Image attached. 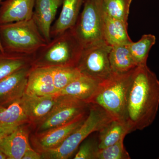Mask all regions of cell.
Segmentation results:
<instances>
[{"mask_svg":"<svg viewBox=\"0 0 159 159\" xmlns=\"http://www.w3.org/2000/svg\"><path fill=\"white\" fill-rule=\"evenodd\" d=\"M159 106V80L147 64L132 72L126 97L124 120L129 133L152 124Z\"/></svg>","mask_w":159,"mask_h":159,"instance_id":"cell-1","label":"cell"},{"mask_svg":"<svg viewBox=\"0 0 159 159\" xmlns=\"http://www.w3.org/2000/svg\"><path fill=\"white\" fill-rule=\"evenodd\" d=\"M84 48L73 28L51 39L33 55L32 67H76Z\"/></svg>","mask_w":159,"mask_h":159,"instance_id":"cell-2","label":"cell"},{"mask_svg":"<svg viewBox=\"0 0 159 159\" xmlns=\"http://www.w3.org/2000/svg\"><path fill=\"white\" fill-rule=\"evenodd\" d=\"M0 41L5 52L33 55L47 43L33 17L0 25Z\"/></svg>","mask_w":159,"mask_h":159,"instance_id":"cell-3","label":"cell"},{"mask_svg":"<svg viewBox=\"0 0 159 159\" xmlns=\"http://www.w3.org/2000/svg\"><path fill=\"white\" fill-rule=\"evenodd\" d=\"M89 104V113L83 123L58 147L42 151V158L68 159L90 134L99 132L115 119L101 107Z\"/></svg>","mask_w":159,"mask_h":159,"instance_id":"cell-4","label":"cell"},{"mask_svg":"<svg viewBox=\"0 0 159 159\" xmlns=\"http://www.w3.org/2000/svg\"><path fill=\"white\" fill-rule=\"evenodd\" d=\"M133 70L125 74L111 73L99 83L87 103L101 107L114 119L124 120L126 91Z\"/></svg>","mask_w":159,"mask_h":159,"instance_id":"cell-5","label":"cell"},{"mask_svg":"<svg viewBox=\"0 0 159 159\" xmlns=\"http://www.w3.org/2000/svg\"><path fill=\"white\" fill-rule=\"evenodd\" d=\"M102 0H85L82 12L73 28L84 48L105 41Z\"/></svg>","mask_w":159,"mask_h":159,"instance_id":"cell-6","label":"cell"},{"mask_svg":"<svg viewBox=\"0 0 159 159\" xmlns=\"http://www.w3.org/2000/svg\"><path fill=\"white\" fill-rule=\"evenodd\" d=\"M111 48L105 41L84 48L76 67L81 74L101 82L111 74L109 59Z\"/></svg>","mask_w":159,"mask_h":159,"instance_id":"cell-7","label":"cell"},{"mask_svg":"<svg viewBox=\"0 0 159 159\" xmlns=\"http://www.w3.org/2000/svg\"><path fill=\"white\" fill-rule=\"evenodd\" d=\"M57 97L53 108L40 125L39 134L70 122L89 107L88 103L83 100L65 96Z\"/></svg>","mask_w":159,"mask_h":159,"instance_id":"cell-8","label":"cell"},{"mask_svg":"<svg viewBox=\"0 0 159 159\" xmlns=\"http://www.w3.org/2000/svg\"><path fill=\"white\" fill-rule=\"evenodd\" d=\"M31 68V65L27 66L0 80V106L7 105L25 95Z\"/></svg>","mask_w":159,"mask_h":159,"instance_id":"cell-9","label":"cell"},{"mask_svg":"<svg viewBox=\"0 0 159 159\" xmlns=\"http://www.w3.org/2000/svg\"><path fill=\"white\" fill-rule=\"evenodd\" d=\"M86 112L83 113L67 123L39 134L38 145L42 151L58 147L84 122Z\"/></svg>","mask_w":159,"mask_h":159,"instance_id":"cell-10","label":"cell"},{"mask_svg":"<svg viewBox=\"0 0 159 159\" xmlns=\"http://www.w3.org/2000/svg\"><path fill=\"white\" fill-rule=\"evenodd\" d=\"M25 93L39 97L56 94L52 67H32L28 77Z\"/></svg>","mask_w":159,"mask_h":159,"instance_id":"cell-11","label":"cell"},{"mask_svg":"<svg viewBox=\"0 0 159 159\" xmlns=\"http://www.w3.org/2000/svg\"><path fill=\"white\" fill-rule=\"evenodd\" d=\"M62 0H35L33 18L47 43L51 40V29Z\"/></svg>","mask_w":159,"mask_h":159,"instance_id":"cell-12","label":"cell"},{"mask_svg":"<svg viewBox=\"0 0 159 159\" xmlns=\"http://www.w3.org/2000/svg\"><path fill=\"white\" fill-rule=\"evenodd\" d=\"M35 0H6L1 2L0 25L31 19Z\"/></svg>","mask_w":159,"mask_h":159,"instance_id":"cell-13","label":"cell"},{"mask_svg":"<svg viewBox=\"0 0 159 159\" xmlns=\"http://www.w3.org/2000/svg\"><path fill=\"white\" fill-rule=\"evenodd\" d=\"M0 148L8 159H22L26 152L31 148L28 129L20 125L0 143Z\"/></svg>","mask_w":159,"mask_h":159,"instance_id":"cell-14","label":"cell"},{"mask_svg":"<svg viewBox=\"0 0 159 159\" xmlns=\"http://www.w3.org/2000/svg\"><path fill=\"white\" fill-rule=\"evenodd\" d=\"M85 0H62V9L51 29V38L56 37L76 25Z\"/></svg>","mask_w":159,"mask_h":159,"instance_id":"cell-15","label":"cell"},{"mask_svg":"<svg viewBox=\"0 0 159 159\" xmlns=\"http://www.w3.org/2000/svg\"><path fill=\"white\" fill-rule=\"evenodd\" d=\"M29 120L24 96L6 105L0 106V125L18 127Z\"/></svg>","mask_w":159,"mask_h":159,"instance_id":"cell-16","label":"cell"},{"mask_svg":"<svg viewBox=\"0 0 159 159\" xmlns=\"http://www.w3.org/2000/svg\"><path fill=\"white\" fill-rule=\"evenodd\" d=\"M99 83L91 77L81 74L79 77L54 96L71 97L87 102L96 91Z\"/></svg>","mask_w":159,"mask_h":159,"instance_id":"cell-17","label":"cell"},{"mask_svg":"<svg viewBox=\"0 0 159 159\" xmlns=\"http://www.w3.org/2000/svg\"><path fill=\"white\" fill-rule=\"evenodd\" d=\"M127 27L128 23L112 18L104 13L103 37L106 42L111 47L132 42L128 35Z\"/></svg>","mask_w":159,"mask_h":159,"instance_id":"cell-18","label":"cell"},{"mask_svg":"<svg viewBox=\"0 0 159 159\" xmlns=\"http://www.w3.org/2000/svg\"><path fill=\"white\" fill-rule=\"evenodd\" d=\"M24 97L29 120L33 121L45 119L53 108L57 98L54 95L39 97L26 93Z\"/></svg>","mask_w":159,"mask_h":159,"instance_id":"cell-19","label":"cell"},{"mask_svg":"<svg viewBox=\"0 0 159 159\" xmlns=\"http://www.w3.org/2000/svg\"><path fill=\"white\" fill-rule=\"evenodd\" d=\"M109 59L111 73L125 74L138 66L127 45L112 46Z\"/></svg>","mask_w":159,"mask_h":159,"instance_id":"cell-20","label":"cell"},{"mask_svg":"<svg viewBox=\"0 0 159 159\" xmlns=\"http://www.w3.org/2000/svg\"><path fill=\"white\" fill-rule=\"evenodd\" d=\"M99 149H102L113 145L129 133L126 122L122 119H113L99 131Z\"/></svg>","mask_w":159,"mask_h":159,"instance_id":"cell-21","label":"cell"},{"mask_svg":"<svg viewBox=\"0 0 159 159\" xmlns=\"http://www.w3.org/2000/svg\"><path fill=\"white\" fill-rule=\"evenodd\" d=\"M33 55L0 51V80L20 69L31 65Z\"/></svg>","mask_w":159,"mask_h":159,"instance_id":"cell-22","label":"cell"},{"mask_svg":"<svg viewBox=\"0 0 159 159\" xmlns=\"http://www.w3.org/2000/svg\"><path fill=\"white\" fill-rule=\"evenodd\" d=\"M156 42V38L155 35L145 34L142 35L138 42H132L127 45L132 57L138 66L147 64L149 51Z\"/></svg>","mask_w":159,"mask_h":159,"instance_id":"cell-23","label":"cell"},{"mask_svg":"<svg viewBox=\"0 0 159 159\" xmlns=\"http://www.w3.org/2000/svg\"><path fill=\"white\" fill-rule=\"evenodd\" d=\"M132 0H102L104 14L112 18L128 23Z\"/></svg>","mask_w":159,"mask_h":159,"instance_id":"cell-24","label":"cell"},{"mask_svg":"<svg viewBox=\"0 0 159 159\" xmlns=\"http://www.w3.org/2000/svg\"><path fill=\"white\" fill-rule=\"evenodd\" d=\"M52 67L53 81L56 93L81 75L80 71L76 67L54 66Z\"/></svg>","mask_w":159,"mask_h":159,"instance_id":"cell-25","label":"cell"},{"mask_svg":"<svg viewBox=\"0 0 159 159\" xmlns=\"http://www.w3.org/2000/svg\"><path fill=\"white\" fill-rule=\"evenodd\" d=\"M125 138L123 137L119 142L111 146L99 149L96 159H130V156L124 146Z\"/></svg>","mask_w":159,"mask_h":159,"instance_id":"cell-26","label":"cell"},{"mask_svg":"<svg viewBox=\"0 0 159 159\" xmlns=\"http://www.w3.org/2000/svg\"><path fill=\"white\" fill-rule=\"evenodd\" d=\"M99 150L98 142L92 139L86 140L81 143L75 155L74 159H96Z\"/></svg>","mask_w":159,"mask_h":159,"instance_id":"cell-27","label":"cell"},{"mask_svg":"<svg viewBox=\"0 0 159 159\" xmlns=\"http://www.w3.org/2000/svg\"><path fill=\"white\" fill-rule=\"evenodd\" d=\"M17 127L6 126L0 125V143L7 135L12 132Z\"/></svg>","mask_w":159,"mask_h":159,"instance_id":"cell-28","label":"cell"},{"mask_svg":"<svg viewBox=\"0 0 159 159\" xmlns=\"http://www.w3.org/2000/svg\"><path fill=\"white\" fill-rule=\"evenodd\" d=\"M42 159L41 154L35 151L32 148L26 152L22 159Z\"/></svg>","mask_w":159,"mask_h":159,"instance_id":"cell-29","label":"cell"},{"mask_svg":"<svg viewBox=\"0 0 159 159\" xmlns=\"http://www.w3.org/2000/svg\"><path fill=\"white\" fill-rule=\"evenodd\" d=\"M7 159V157L6 155L1 150L0 148V159Z\"/></svg>","mask_w":159,"mask_h":159,"instance_id":"cell-30","label":"cell"},{"mask_svg":"<svg viewBox=\"0 0 159 159\" xmlns=\"http://www.w3.org/2000/svg\"><path fill=\"white\" fill-rule=\"evenodd\" d=\"M1 1H2V0H0V4H1ZM0 51H1L2 52H5L4 51V49L3 48L2 46V44H1V41H0Z\"/></svg>","mask_w":159,"mask_h":159,"instance_id":"cell-31","label":"cell"},{"mask_svg":"<svg viewBox=\"0 0 159 159\" xmlns=\"http://www.w3.org/2000/svg\"></svg>","mask_w":159,"mask_h":159,"instance_id":"cell-32","label":"cell"},{"mask_svg":"<svg viewBox=\"0 0 159 159\" xmlns=\"http://www.w3.org/2000/svg\"></svg>","mask_w":159,"mask_h":159,"instance_id":"cell-33","label":"cell"}]
</instances>
